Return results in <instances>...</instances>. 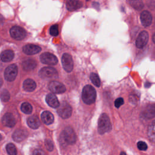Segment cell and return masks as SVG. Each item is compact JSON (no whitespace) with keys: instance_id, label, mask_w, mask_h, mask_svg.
<instances>
[{"instance_id":"6da1fadb","label":"cell","mask_w":155,"mask_h":155,"mask_svg":"<svg viewBox=\"0 0 155 155\" xmlns=\"http://www.w3.org/2000/svg\"><path fill=\"white\" fill-rule=\"evenodd\" d=\"M96 97V92L94 88L90 85H85L82 93L83 101L87 104H91L94 102Z\"/></svg>"},{"instance_id":"7a4b0ae2","label":"cell","mask_w":155,"mask_h":155,"mask_svg":"<svg viewBox=\"0 0 155 155\" xmlns=\"http://www.w3.org/2000/svg\"><path fill=\"white\" fill-rule=\"evenodd\" d=\"M111 130V124L107 114H102L98 120V132L101 134L110 131Z\"/></svg>"},{"instance_id":"3957f363","label":"cell","mask_w":155,"mask_h":155,"mask_svg":"<svg viewBox=\"0 0 155 155\" xmlns=\"http://www.w3.org/2000/svg\"><path fill=\"white\" fill-rule=\"evenodd\" d=\"M61 137L67 144H74L76 142V135L73 130L70 127H66L62 133Z\"/></svg>"},{"instance_id":"277c9868","label":"cell","mask_w":155,"mask_h":155,"mask_svg":"<svg viewBox=\"0 0 155 155\" xmlns=\"http://www.w3.org/2000/svg\"><path fill=\"white\" fill-rule=\"evenodd\" d=\"M57 112L62 118L68 119L71 115L72 109L67 102H62L58 107Z\"/></svg>"},{"instance_id":"5b68a950","label":"cell","mask_w":155,"mask_h":155,"mask_svg":"<svg viewBox=\"0 0 155 155\" xmlns=\"http://www.w3.org/2000/svg\"><path fill=\"white\" fill-rule=\"evenodd\" d=\"M18 74V67L15 64H12L8 66L4 71V78L9 82L13 81Z\"/></svg>"},{"instance_id":"8992f818","label":"cell","mask_w":155,"mask_h":155,"mask_svg":"<svg viewBox=\"0 0 155 155\" xmlns=\"http://www.w3.org/2000/svg\"><path fill=\"white\" fill-rule=\"evenodd\" d=\"M39 75L42 78H55L58 77V73L55 68L51 67H45L40 70Z\"/></svg>"},{"instance_id":"52a82bcc","label":"cell","mask_w":155,"mask_h":155,"mask_svg":"<svg viewBox=\"0 0 155 155\" xmlns=\"http://www.w3.org/2000/svg\"><path fill=\"white\" fill-rule=\"evenodd\" d=\"M10 34L11 36L16 40H22L26 36L25 30L19 26H13L10 30Z\"/></svg>"},{"instance_id":"ba28073f","label":"cell","mask_w":155,"mask_h":155,"mask_svg":"<svg viewBox=\"0 0 155 155\" xmlns=\"http://www.w3.org/2000/svg\"><path fill=\"white\" fill-rule=\"evenodd\" d=\"M64 69L67 72H70L73 68V61L71 56L68 53H64L61 59Z\"/></svg>"},{"instance_id":"9c48e42d","label":"cell","mask_w":155,"mask_h":155,"mask_svg":"<svg viewBox=\"0 0 155 155\" xmlns=\"http://www.w3.org/2000/svg\"><path fill=\"white\" fill-rule=\"evenodd\" d=\"M41 62L47 65H56L58 63L57 58L53 54L48 52L42 53L40 56Z\"/></svg>"},{"instance_id":"30bf717a","label":"cell","mask_w":155,"mask_h":155,"mask_svg":"<svg viewBox=\"0 0 155 155\" xmlns=\"http://www.w3.org/2000/svg\"><path fill=\"white\" fill-rule=\"evenodd\" d=\"M48 88L50 90L56 94H60V93H63L65 91V87L61 82H58V81H51L48 85Z\"/></svg>"},{"instance_id":"8fae6325","label":"cell","mask_w":155,"mask_h":155,"mask_svg":"<svg viewBox=\"0 0 155 155\" xmlns=\"http://www.w3.org/2000/svg\"><path fill=\"white\" fill-rule=\"evenodd\" d=\"M148 33L146 31H142L138 35L136 41V45L139 48H142L146 45L148 41Z\"/></svg>"},{"instance_id":"7c38bea8","label":"cell","mask_w":155,"mask_h":155,"mask_svg":"<svg viewBox=\"0 0 155 155\" xmlns=\"http://www.w3.org/2000/svg\"><path fill=\"white\" fill-rule=\"evenodd\" d=\"M2 122L4 125L12 128L15 125L16 119L12 113H7L3 116L2 118Z\"/></svg>"},{"instance_id":"4fadbf2b","label":"cell","mask_w":155,"mask_h":155,"mask_svg":"<svg viewBox=\"0 0 155 155\" xmlns=\"http://www.w3.org/2000/svg\"><path fill=\"white\" fill-rule=\"evenodd\" d=\"M28 136V132L22 128L17 129L13 134L12 137L13 140L16 142H21L25 139Z\"/></svg>"},{"instance_id":"5bb4252c","label":"cell","mask_w":155,"mask_h":155,"mask_svg":"<svg viewBox=\"0 0 155 155\" xmlns=\"http://www.w3.org/2000/svg\"><path fill=\"white\" fill-rule=\"evenodd\" d=\"M22 50L24 53L28 55H32L38 53L41 51V48L38 45L34 44H27L23 47Z\"/></svg>"},{"instance_id":"9a60e30c","label":"cell","mask_w":155,"mask_h":155,"mask_svg":"<svg viewBox=\"0 0 155 155\" xmlns=\"http://www.w3.org/2000/svg\"><path fill=\"white\" fill-rule=\"evenodd\" d=\"M140 18L141 23L144 27H148L151 24L152 16L151 14L147 10H144L141 13Z\"/></svg>"},{"instance_id":"2e32d148","label":"cell","mask_w":155,"mask_h":155,"mask_svg":"<svg viewBox=\"0 0 155 155\" xmlns=\"http://www.w3.org/2000/svg\"><path fill=\"white\" fill-rule=\"evenodd\" d=\"M143 116L146 119H151L155 117V104H149L145 108L143 112Z\"/></svg>"},{"instance_id":"e0dca14e","label":"cell","mask_w":155,"mask_h":155,"mask_svg":"<svg viewBox=\"0 0 155 155\" xmlns=\"http://www.w3.org/2000/svg\"><path fill=\"white\" fill-rule=\"evenodd\" d=\"M45 101L47 104L50 107L53 108H58L60 105L57 97L54 94L52 93L47 95L45 97Z\"/></svg>"},{"instance_id":"ac0fdd59","label":"cell","mask_w":155,"mask_h":155,"mask_svg":"<svg viewBox=\"0 0 155 155\" xmlns=\"http://www.w3.org/2000/svg\"><path fill=\"white\" fill-rule=\"evenodd\" d=\"M82 6V3L79 0H67V8L69 11H74L80 8Z\"/></svg>"},{"instance_id":"d6986e66","label":"cell","mask_w":155,"mask_h":155,"mask_svg":"<svg viewBox=\"0 0 155 155\" xmlns=\"http://www.w3.org/2000/svg\"><path fill=\"white\" fill-rule=\"evenodd\" d=\"M27 124L29 126V127L33 129H36L40 126L41 122L38 116L35 115H33L31 116H30L28 118Z\"/></svg>"},{"instance_id":"ffe728a7","label":"cell","mask_w":155,"mask_h":155,"mask_svg":"<svg viewBox=\"0 0 155 155\" xmlns=\"http://www.w3.org/2000/svg\"><path fill=\"white\" fill-rule=\"evenodd\" d=\"M14 58V53L10 50L3 51L0 54V58L2 61L7 62L11 61Z\"/></svg>"},{"instance_id":"44dd1931","label":"cell","mask_w":155,"mask_h":155,"mask_svg":"<svg viewBox=\"0 0 155 155\" xmlns=\"http://www.w3.org/2000/svg\"><path fill=\"white\" fill-rule=\"evenodd\" d=\"M41 119L45 124L50 125L53 122L54 116L50 112L45 111L41 114Z\"/></svg>"},{"instance_id":"7402d4cb","label":"cell","mask_w":155,"mask_h":155,"mask_svg":"<svg viewBox=\"0 0 155 155\" xmlns=\"http://www.w3.org/2000/svg\"><path fill=\"white\" fill-rule=\"evenodd\" d=\"M36 87V84L31 79H27L23 82V88L27 91H33Z\"/></svg>"},{"instance_id":"603a6c76","label":"cell","mask_w":155,"mask_h":155,"mask_svg":"<svg viewBox=\"0 0 155 155\" xmlns=\"http://www.w3.org/2000/svg\"><path fill=\"white\" fill-rule=\"evenodd\" d=\"M36 66V62L35 60L31 59H28L25 60L22 63V67L23 69L25 71H30L34 69Z\"/></svg>"},{"instance_id":"cb8c5ba5","label":"cell","mask_w":155,"mask_h":155,"mask_svg":"<svg viewBox=\"0 0 155 155\" xmlns=\"http://www.w3.org/2000/svg\"><path fill=\"white\" fill-rule=\"evenodd\" d=\"M130 4L136 10H139L143 7V4L142 0H128Z\"/></svg>"},{"instance_id":"d4e9b609","label":"cell","mask_w":155,"mask_h":155,"mask_svg":"<svg viewBox=\"0 0 155 155\" xmlns=\"http://www.w3.org/2000/svg\"><path fill=\"white\" fill-rule=\"evenodd\" d=\"M148 136L151 139H155V120H153L148 128Z\"/></svg>"},{"instance_id":"484cf974","label":"cell","mask_w":155,"mask_h":155,"mask_svg":"<svg viewBox=\"0 0 155 155\" xmlns=\"http://www.w3.org/2000/svg\"><path fill=\"white\" fill-rule=\"evenodd\" d=\"M21 111L25 114H31L32 112V107L28 102H24L21 106Z\"/></svg>"},{"instance_id":"4316f807","label":"cell","mask_w":155,"mask_h":155,"mask_svg":"<svg viewBox=\"0 0 155 155\" xmlns=\"http://www.w3.org/2000/svg\"><path fill=\"white\" fill-rule=\"evenodd\" d=\"M6 150L9 155H17V150L16 147L12 143H9L7 145Z\"/></svg>"},{"instance_id":"83f0119b","label":"cell","mask_w":155,"mask_h":155,"mask_svg":"<svg viewBox=\"0 0 155 155\" xmlns=\"http://www.w3.org/2000/svg\"><path fill=\"white\" fill-rule=\"evenodd\" d=\"M90 79L92 83L96 87H99L101 85V81L99 76L94 73H92L90 74Z\"/></svg>"},{"instance_id":"f1b7e54d","label":"cell","mask_w":155,"mask_h":155,"mask_svg":"<svg viewBox=\"0 0 155 155\" xmlns=\"http://www.w3.org/2000/svg\"><path fill=\"white\" fill-rule=\"evenodd\" d=\"M0 98L4 102L8 101L9 100V99H10L9 92L7 90H5V89L2 90L1 91V93H0Z\"/></svg>"},{"instance_id":"f546056e","label":"cell","mask_w":155,"mask_h":155,"mask_svg":"<svg viewBox=\"0 0 155 155\" xmlns=\"http://www.w3.org/2000/svg\"><path fill=\"white\" fill-rule=\"evenodd\" d=\"M58 33H59L58 25L57 24H54L52 26H51L50 28V34L53 36H58Z\"/></svg>"},{"instance_id":"4dcf8cb0","label":"cell","mask_w":155,"mask_h":155,"mask_svg":"<svg viewBox=\"0 0 155 155\" xmlns=\"http://www.w3.org/2000/svg\"><path fill=\"white\" fill-rule=\"evenodd\" d=\"M137 147L139 150L141 151H145L147 149V143L143 141H139L137 143Z\"/></svg>"},{"instance_id":"1f68e13d","label":"cell","mask_w":155,"mask_h":155,"mask_svg":"<svg viewBox=\"0 0 155 155\" xmlns=\"http://www.w3.org/2000/svg\"><path fill=\"white\" fill-rule=\"evenodd\" d=\"M124 101L123 98L118 97L114 101V105L116 108H119L121 105H122L124 104Z\"/></svg>"},{"instance_id":"d6a6232c","label":"cell","mask_w":155,"mask_h":155,"mask_svg":"<svg viewBox=\"0 0 155 155\" xmlns=\"http://www.w3.org/2000/svg\"><path fill=\"white\" fill-rule=\"evenodd\" d=\"M45 145L46 148L48 150V151H52L53 149V145L52 142L49 140V139H47L45 142Z\"/></svg>"},{"instance_id":"836d02e7","label":"cell","mask_w":155,"mask_h":155,"mask_svg":"<svg viewBox=\"0 0 155 155\" xmlns=\"http://www.w3.org/2000/svg\"><path fill=\"white\" fill-rule=\"evenodd\" d=\"M33 155H45V154L42 150L40 149H37L34 151Z\"/></svg>"},{"instance_id":"e575fe53","label":"cell","mask_w":155,"mask_h":155,"mask_svg":"<svg viewBox=\"0 0 155 155\" xmlns=\"http://www.w3.org/2000/svg\"><path fill=\"white\" fill-rule=\"evenodd\" d=\"M4 22V18L2 15H0V24H2Z\"/></svg>"},{"instance_id":"d590c367","label":"cell","mask_w":155,"mask_h":155,"mask_svg":"<svg viewBox=\"0 0 155 155\" xmlns=\"http://www.w3.org/2000/svg\"><path fill=\"white\" fill-rule=\"evenodd\" d=\"M153 41L155 44V33H154V34L153 36Z\"/></svg>"},{"instance_id":"8d00e7d4","label":"cell","mask_w":155,"mask_h":155,"mask_svg":"<svg viewBox=\"0 0 155 155\" xmlns=\"http://www.w3.org/2000/svg\"><path fill=\"white\" fill-rule=\"evenodd\" d=\"M2 84V79L0 78V87H1Z\"/></svg>"},{"instance_id":"74e56055","label":"cell","mask_w":155,"mask_h":155,"mask_svg":"<svg viewBox=\"0 0 155 155\" xmlns=\"http://www.w3.org/2000/svg\"><path fill=\"white\" fill-rule=\"evenodd\" d=\"M120 155H127L125 152H121L120 153Z\"/></svg>"},{"instance_id":"f35d334b","label":"cell","mask_w":155,"mask_h":155,"mask_svg":"<svg viewBox=\"0 0 155 155\" xmlns=\"http://www.w3.org/2000/svg\"><path fill=\"white\" fill-rule=\"evenodd\" d=\"M1 139H2V136H1V134H0V141L1 140Z\"/></svg>"},{"instance_id":"ab89813d","label":"cell","mask_w":155,"mask_h":155,"mask_svg":"<svg viewBox=\"0 0 155 155\" xmlns=\"http://www.w3.org/2000/svg\"><path fill=\"white\" fill-rule=\"evenodd\" d=\"M87 1H89V0H87Z\"/></svg>"}]
</instances>
